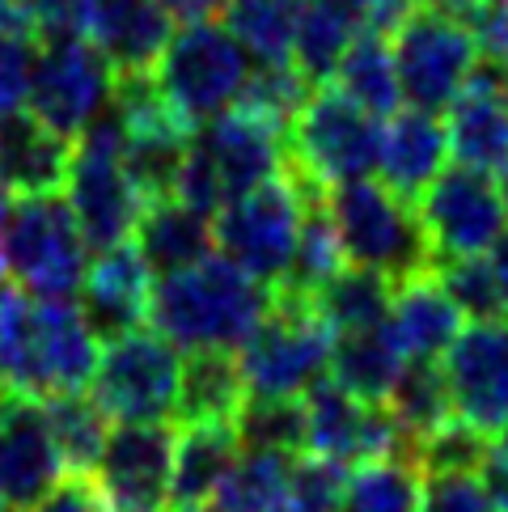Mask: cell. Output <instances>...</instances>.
Listing matches in <instances>:
<instances>
[{"label":"cell","mask_w":508,"mask_h":512,"mask_svg":"<svg viewBox=\"0 0 508 512\" xmlns=\"http://www.w3.org/2000/svg\"><path fill=\"white\" fill-rule=\"evenodd\" d=\"M386 411L394 415V424L403 428L411 441H420L432 428H441L445 419H453V394L445 381V364L411 356L386 394Z\"/></svg>","instance_id":"obj_34"},{"label":"cell","mask_w":508,"mask_h":512,"mask_svg":"<svg viewBox=\"0 0 508 512\" xmlns=\"http://www.w3.org/2000/svg\"><path fill=\"white\" fill-rule=\"evenodd\" d=\"M420 512H500L479 474H424Z\"/></svg>","instance_id":"obj_44"},{"label":"cell","mask_w":508,"mask_h":512,"mask_svg":"<svg viewBox=\"0 0 508 512\" xmlns=\"http://www.w3.org/2000/svg\"><path fill=\"white\" fill-rule=\"evenodd\" d=\"M178 373H183L178 347L157 331L136 326L102 343L89 398L119 424H161L178 407Z\"/></svg>","instance_id":"obj_12"},{"label":"cell","mask_w":508,"mask_h":512,"mask_svg":"<svg viewBox=\"0 0 508 512\" xmlns=\"http://www.w3.org/2000/svg\"><path fill=\"white\" fill-rule=\"evenodd\" d=\"M115 68L89 34H43L30 77V111L51 132L77 140L111 106Z\"/></svg>","instance_id":"obj_13"},{"label":"cell","mask_w":508,"mask_h":512,"mask_svg":"<svg viewBox=\"0 0 508 512\" xmlns=\"http://www.w3.org/2000/svg\"><path fill=\"white\" fill-rule=\"evenodd\" d=\"M449 157V123L432 111H398L381 136V174L386 187L403 199H420V191L445 170Z\"/></svg>","instance_id":"obj_22"},{"label":"cell","mask_w":508,"mask_h":512,"mask_svg":"<svg viewBox=\"0 0 508 512\" xmlns=\"http://www.w3.org/2000/svg\"><path fill=\"white\" fill-rule=\"evenodd\" d=\"M390 51L398 85H403V102L432 115L449 111L466 94L479 68V51L462 17L441 5H428V0H415V9L394 26Z\"/></svg>","instance_id":"obj_10"},{"label":"cell","mask_w":508,"mask_h":512,"mask_svg":"<svg viewBox=\"0 0 508 512\" xmlns=\"http://www.w3.org/2000/svg\"><path fill=\"white\" fill-rule=\"evenodd\" d=\"M267 309L271 288L212 250L195 267L161 276L149 297V326L178 352H238Z\"/></svg>","instance_id":"obj_1"},{"label":"cell","mask_w":508,"mask_h":512,"mask_svg":"<svg viewBox=\"0 0 508 512\" xmlns=\"http://www.w3.org/2000/svg\"><path fill=\"white\" fill-rule=\"evenodd\" d=\"M348 474L352 466L335 462V457H318V453L297 457L276 512H339L343 491H348Z\"/></svg>","instance_id":"obj_43"},{"label":"cell","mask_w":508,"mask_h":512,"mask_svg":"<svg viewBox=\"0 0 508 512\" xmlns=\"http://www.w3.org/2000/svg\"><path fill=\"white\" fill-rule=\"evenodd\" d=\"M85 34L115 72H153L174 39V17L161 0H94Z\"/></svg>","instance_id":"obj_19"},{"label":"cell","mask_w":508,"mask_h":512,"mask_svg":"<svg viewBox=\"0 0 508 512\" xmlns=\"http://www.w3.org/2000/svg\"><path fill=\"white\" fill-rule=\"evenodd\" d=\"M394 288L398 284L390 276H381V271L348 263V267H339L310 301L331 331H356V326H373V322L390 318Z\"/></svg>","instance_id":"obj_31"},{"label":"cell","mask_w":508,"mask_h":512,"mask_svg":"<svg viewBox=\"0 0 508 512\" xmlns=\"http://www.w3.org/2000/svg\"><path fill=\"white\" fill-rule=\"evenodd\" d=\"M153 77L161 85L166 106L195 132L199 123L216 119L242 98L250 60L246 47L229 34V26L187 22V30H174Z\"/></svg>","instance_id":"obj_8"},{"label":"cell","mask_w":508,"mask_h":512,"mask_svg":"<svg viewBox=\"0 0 508 512\" xmlns=\"http://www.w3.org/2000/svg\"><path fill=\"white\" fill-rule=\"evenodd\" d=\"M68 204L94 254L132 242L144 199L123 170V119L115 115V106H106L77 136L68 170Z\"/></svg>","instance_id":"obj_7"},{"label":"cell","mask_w":508,"mask_h":512,"mask_svg":"<svg viewBox=\"0 0 508 512\" xmlns=\"http://www.w3.org/2000/svg\"><path fill=\"white\" fill-rule=\"evenodd\" d=\"M453 13L470 30L483 64H508V5H496V0H458Z\"/></svg>","instance_id":"obj_45"},{"label":"cell","mask_w":508,"mask_h":512,"mask_svg":"<svg viewBox=\"0 0 508 512\" xmlns=\"http://www.w3.org/2000/svg\"><path fill=\"white\" fill-rule=\"evenodd\" d=\"M415 212L437 259L462 254H492V246L508 233V204L496 174L475 166H445L415 199Z\"/></svg>","instance_id":"obj_14"},{"label":"cell","mask_w":508,"mask_h":512,"mask_svg":"<svg viewBox=\"0 0 508 512\" xmlns=\"http://www.w3.org/2000/svg\"><path fill=\"white\" fill-rule=\"evenodd\" d=\"M187 144H191V127L178 115H157L123 127V170L144 204L170 199L178 191Z\"/></svg>","instance_id":"obj_25"},{"label":"cell","mask_w":508,"mask_h":512,"mask_svg":"<svg viewBox=\"0 0 508 512\" xmlns=\"http://www.w3.org/2000/svg\"><path fill=\"white\" fill-rule=\"evenodd\" d=\"M339 267H343V242L335 233L331 212H326V199H314V204L305 208L293 263H288L284 280L271 292H288V297H314V292L331 280Z\"/></svg>","instance_id":"obj_37"},{"label":"cell","mask_w":508,"mask_h":512,"mask_svg":"<svg viewBox=\"0 0 508 512\" xmlns=\"http://www.w3.org/2000/svg\"><path fill=\"white\" fill-rule=\"evenodd\" d=\"M13 292V280H9V271H5V263H0V301H5Z\"/></svg>","instance_id":"obj_51"},{"label":"cell","mask_w":508,"mask_h":512,"mask_svg":"<svg viewBox=\"0 0 508 512\" xmlns=\"http://www.w3.org/2000/svg\"><path fill=\"white\" fill-rule=\"evenodd\" d=\"M178 432L161 424H119L106 436L94 479L106 512H170Z\"/></svg>","instance_id":"obj_15"},{"label":"cell","mask_w":508,"mask_h":512,"mask_svg":"<svg viewBox=\"0 0 508 512\" xmlns=\"http://www.w3.org/2000/svg\"><path fill=\"white\" fill-rule=\"evenodd\" d=\"M492 271H496V288H500V305L508 318V233L492 246Z\"/></svg>","instance_id":"obj_49"},{"label":"cell","mask_w":508,"mask_h":512,"mask_svg":"<svg viewBox=\"0 0 508 512\" xmlns=\"http://www.w3.org/2000/svg\"><path fill=\"white\" fill-rule=\"evenodd\" d=\"M504 204H508V174H504Z\"/></svg>","instance_id":"obj_53"},{"label":"cell","mask_w":508,"mask_h":512,"mask_svg":"<svg viewBox=\"0 0 508 512\" xmlns=\"http://www.w3.org/2000/svg\"><path fill=\"white\" fill-rule=\"evenodd\" d=\"M297 457L267 453V449H242L225 483L216 487L208 512H276V504L288 491V474H293Z\"/></svg>","instance_id":"obj_35"},{"label":"cell","mask_w":508,"mask_h":512,"mask_svg":"<svg viewBox=\"0 0 508 512\" xmlns=\"http://www.w3.org/2000/svg\"><path fill=\"white\" fill-rule=\"evenodd\" d=\"M453 415L496 436L508 428V326L470 322L445 352Z\"/></svg>","instance_id":"obj_17"},{"label":"cell","mask_w":508,"mask_h":512,"mask_svg":"<svg viewBox=\"0 0 508 512\" xmlns=\"http://www.w3.org/2000/svg\"><path fill=\"white\" fill-rule=\"evenodd\" d=\"M381 123L339 89H314L284 136V157L322 187L373 178L381 170Z\"/></svg>","instance_id":"obj_11"},{"label":"cell","mask_w":508,"mask_h":512,"mask_svg":"<svg viewBox=\"0 0 508 512\" xmlns=\"http://www.w3.org/2000/svg\"><path fill=\"white\" fill-rule=\"evenodd\" d=\"M335 89L343 98H352L360 111H369L377 119L398 115L403 102V85H398V68H394V51L381 30L356 34V43L343 51V60L335 64Z\"/></svg>","instance_id":"obj_30"},{"label":"cell","mask_w":508,"mask_h":512,"mask_svg":"<svg viewBox=\"0 0 508 512\" xmlns=\"http://www.w3.org/2000/svg\"><path fill=\"white\" fill-rule=\"evenodd\" d=\"M331 326L318 318L310 297L271 292L267 318L242 343V373L250 394L301 398L331 369Z\"/></svg>","instance_id":"obj_9"},{"label":"cell","mask_w":508,"mask_h":512,"mask_svg":"<svg viewBox=\"0 0 508 512\" xmlns=\"http://www.w3.org/2000/svg\"><path fill=\"white\" fill-rule=\"evenodd\" d=\"M242 449H267L301 457L310 445V424H305V398H267L246 394L238 419H233Z\"/></svg>","instance_id":"obj_38"},{"label":"cell","mask_w":508,"mask_h":512,"mask_svg":"<svg viewBox=\"0 0 508 512\" xmlns=\"http://www.w3.org/2000/svg\"><path fill=\"white\" fill-rule=\"evenodd\" d=\"M369 26H373L369 0H305L297 43H293V68L310 85L331 81L343 51Z\"/></svg>","instance_id":"obj_24"},{"label":"cell","mask_w":508,"mask_h":512,"mask_svg":"<svg viewBox=\"0 0 508 512\" xmlns=\"http://www.w3.org/2000/svg\"><path fill=\"white\" fill-rule=\"evenodd\" d=\"M284 170V136L246 106H229L216 119L199 123L187 144L178 174V199L216 216L246 191L263 187Z\"/></svg>","instance_id":"obj_4"},{"label":"cell","mask_w":508,"mask_h":512,"mask_svg":"<svg viewBox=\"0 0 508 512\" xmlns=\"http://www.w3.org/2000/svg\"><path fill=\"white\" fill-rule=\"evenodd\" d=\"M30 512H106V500L94 474H64Z\"/></svg>","instance_id":"obj_47"},{"label":"cell","mask_w":508,"mask_h":512,"mask_svg":"<svg viewBox=\"0 0 508 512\" xmlns=\"http://www.w3.org/2000/svg\"><path fill=\"white\" fill-rule=\"evenodd\" d=\"M242 453L233 424H183L174 449L170 508H208Z\"/></svg>","instance_id":"obj_26"},{"label":"cell","mask_w":508,"mask_h":512,"mask_svg":"<svg viewBox=\"0 0 508 512\" xmlns=\"http://www.w3.org/2000/svg\"><path fill=\"white\" fill-rule=\"evenodd\" d=\"M310 94H314V85L305 81L293 64H259V68H250L242 98L233 106H246L250 115H259L263 123L276 127L280 136H288V127L297 123Z\"/></svg>","instance_id":"obj_40"},{"label":"cell","mask_w":508,"mask_h":512,"mask_svg":"<svg viewBox=\"0 0 508 512\" xmlns=\"http://www.w3.org/2000/svg\"><path fill=\"white\" fill-rule=\"evenodd\" d=\"M326 212L343 242V259L373 267L394 284L437 271V254L411 199L390 191L386 182L356 178L326 191Z\"/></svg>","instance_id":"obj_5"},{"label":"cell","mask_w":508,"mask_h":512,"mask_svg":"<svg viewBox=\"0 0 508 512\" xmlns=\"http://www.w3.org/2000/svg\"><path fill=\"white\" fill-rule=\"evenodd\" d=\"M34 56H39V30L17 0H0V119L26 106Z\"/></svg>","instance_id":"obj_39"},{"label":"cell","mask_w":508,"mask_h":512,"mask_svg":"<svg viewBox=\"0 0 508 512\" xmlns=\"http://www.w3.org/2000/svg\"><path fill=\"white\" fill-rule=\"evenodd\" d=\"M407 360L411 356L390 318L373 326H356V331H335V343H331V377L343 390H352L356 398H369V402H386Z\"/></svg>","instance_id":"obj_23"},{"label":"cell","mask_w":508,"mask_h":512,"mask_svg":"<svg viewBox=\"0 0 508 512\" xmlns=\"http://www.w3.org/2000/svg\"><path fill=\"white\" fill-rule=\"evenodd\" d=\"M85 237L60 195H13L0 212V263L34 297H72L85 280Z\"/></svg>","instance_id":"obj_6"},{"label":"cell","mask_w":508,"mask_h":512,"mask_svg":"<svg viewBox=\"0 0 508 512\" xmlns=\"http://www.w3.org/2000/svg\"><path fill=\"white\" fill-rule=\"evenodd\" d=\"M98 339L68 297L9 292L0 301V390L51 398L89 390Z\"/></svg>","instance_id":"obj_2"},{"label":"cell","mask_w":508,"mask_h":512,"mask_svg":"<svg viewBox=\"0 0 508 512\" xmlns=\"http://www.w3.org/2000/svg\"><path fill=\"white\" fill-rule=\"evenodd\" d=\"M305 0H225V26L259 64H293Z\"/></svg>","instance_id":"obj_32"},{"label":"cell","mask_w":508,"mask_h":512,"mask_svg":"<svg viewBox=\"0 0 508 512\" xmlns=\"http://www.w3.org/2000/svg\"><path fill=\"white\" fill-rule=\"evenodd\" d=\"M170 9V17H183V22H212L221 17L225 0H161Z\"/></svg>","instance_id":"obj_48"},{"label":"cell","mask_w":508,"mask_h":512,"mask_svg":"<svg viewBox=\"0 0 508 512\" xmlns=\"http://www.w3.org/2000/svg\"><path fill=\"white\" fill-rule=\"evenodd\" d=\"M496 5H508V0H496Z\"/></svg>","instance_id":"obj_54"},{"label":"cell","mask_w":508,"mask_h":512,"mask_svg":"<svg viewBox=\"0 0 508 512\" xmlns=\"http://www.w3.org/2000/svg\"><path fill=\"white\" fill-rule=\"evenodd\" d=\"M246 373L233 352H187L178 373V424H233L246 402Z\"/></svg>","instance_id":"obj_28"},{"label":"cell","mask_w":508,"mask_h":512,"mask_svg":"<svg viewBox=\"0 0 508 512\" xmlns=\"http://www.w3.org/2000/svg\"><path fill=\"white\" fill-rule=\"evenodd\" d=\"M449 111V149L462 166L508 174V98L470 77L466 94Z\"/></svg>","instance_id":"obj_29"},{"label":"cell","mask_w":508,"mask_h":512,"mask_svg":"<svg viewBox=\"0 0 508 512\" xmlns=\"http://www.w3.org/2000/svg\"><path fill=\"white\" fill-rule=\"evenodd\" d=\"M424 474L407 457H377L360 462L348 474L339 512H420L424 500Z\"/></svg>","instance_id":"obj_36"},{"label":"cell","mask_w":508,"mask_h":512,"mask_svg":"<svg viewBox=\"0 0 508 512\" xmlns=\"http://www.w3.org/2000/svg\"><path fill=\"white\" fill-rule=\"evenodd\" d=\"M81 318L89 322L98 343L127 335L149 322V297H153V271L140 259L136 242H123L102 250L94 263L85 267L81 280Z\"/></svg>","instance_id":"obj_18"},{"label":"cell","mask_w":508,"mask_h":512,"mask_svg":"<svg viewBox=\"0 0 508 512\" xmlns=\"http://www.w3.org/2000/svg\"><path fill=\"white\" fill-rule=\"evenodd\" d=\"M437 280H441V288L449 292L453 305H458L466 318H475V322H496V318H504L492 259H483V254L437 259Z\"/></svg>","instance_id":"obj_42"},{"label":"cell","mask_w":508,"mask_h":512,"mask_svg":"<svg viewBox=\"0 0 508 512\" xmlns=\"http://www.w3.org/2000/svg\"><path fill=\"white\" fill-rule=\"evenodd\" d=\"M170 512H208V508H170Z\"/></svg>","instance_id":"obj_52"},{"label":"cell","mask_w":508,"mask_h":512,"mask_svg":"<svg viewBox=\"0 0 508 512\" xmlns=\"http://www.w3.org/2000/svg\"><path fill=\"white\" fill-rule=\"evenodd\" d=\"M72 153L77 140L51 132L34 111L0 119V174L13 195H60L68 187Z\"/></svg>","instance_id":"obj_20"},{"label":"cell","mask_w":508,"mask_h":512,"mask_svg":"<svg viewBox=\"0 0 508 512\" xmlns=\"http://www.w3.org/2000/svg\"><path fill=\"white\" fill-rule=\"evenodd\" d=\"M390 322L398 339H403L407 356H420V360H441L453 347V339L462 335V309L441 288L437 271L394 288Z\"/></svg>","instance_id":"obj_27"},{"label":"cell","mask_w":508,"mask_h":512,"mask_svg":"<svg viewBox=\"0 0 508 512\" xmlns=\"http://www.w3.org/2000/svg\"><path fill=\"white\" fill-rule=\"evenodd\" d=\"M326 191L331 187L314 182L301 166L284 157V170L276 178L246 191L242 199H233V204H225L212 216L216 250L229 263H238L250 280L276 288L284 280L288 263H293L305 208L314 199H326Z\"/></svg>","instance_id":"obj_3"},{"label":"cell","mask_w":508,"mask_h":512,"mask_svg":"<svg viewBox=\"0 0 508 512\" xmlns=\"http://www.w3.org/2000/svg\"><path fill=\"white\" fill-rule=\"evenodd\" d=\"M492 453H496L500 462L508 466V428H504V432H496V441H492Z\"/></svg>","instance_id":"obj_50"},{"label":"cell","mask_w":508,"mask_h":512,"mask_svg":"<svg viewBox=\"0 0 508 512\" xmlns=\"http://www.w3.org/2000/svg\"><path fill=\"white\" fill-rule=\"evenodd\" d=\"M132 242L140 250V259L149 263L153 276H174V271L195 267L199 259H208L216 250L212 216L183 204L178 195L144 204Z\"/></svg>","instance_id":"obj_21"},{"label":"cell","mask_w":508,"mask_h":512,"mask_svg":"<svg viewBox=\"0 0 508 512\" xmlns=\"http://www.w3.org/2000/svg\"><path fill=\"white\" fill-rule=\"evenodd\" d=\"M17 5L26 9V17L43 39V34H85L94 0H17Z\"/></svg>","instance_id":"obj_46"},{"label":"cell","mask_w":508,"mask_h":512,"mask_svg":"<svg viewBox=\"0 0 508 512\" xmlns=\"http://www.w3.org/2000/svg\"><path fill=\"white\" fill-rule=\"evenodd\" d=\"M64 479V457L34 394L0 390V512H30Z\"/></svg>","instance_id":"obj_16"},{"label":"cell","mask_w":508,"mask_h":512,"mask_svg":"<svg viewBox=\"0 0 508 512\" xmlns=\"http://www.w3.org/2000/svg\"><path fill=\"white\" fill-rule=\"evenodd\" d=\"M43 407H47L51 436H56V449L64 457V474H94L98 457L106 449V436H111V415L89 398V390L51 394L43 398Z\"/></svg>","instance_id":"obj_33"},{"label":"cell","mask_w":508,"mask_h":512,"mask_svg":"<svg viewBox=\"0 0 508 512\" xmlns=\"http://www.w3.org/2000/svg\"><path fill=\"white\" fill-rule=\"evenodd\" d=\"M487 457H492V436L458 415L415 441L420 474H479L487 466Z\"/></svg>","instance_id":"obj_41"}]
</instances>
